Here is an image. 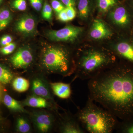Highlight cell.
<instances>
[{
    "label": "cell",
    "instance_id": "cell-22",
    "mask_svg": "<svg viewBox=\"0 0 133 133\" xmlns=\"http://www.w3.org/2000/svg\"><path fill=\"white\" fill-rule=\"evenodd\" d=\"M12 18V15L9 10L4 9L0 11V30L8 26Z\"/></svg>",
    "mask_w": 133,
    "mask_h": 133
},
{
    "label": "cell",
    "instance_id": "cell-3",
    "mask_svg": "<svg viewBox=\"0 0 133 133\" xmlns=\"http://www.w3.org/2000/svg\"><path fill=\"white\" fill-rule=\"evenodd\" d=\"M112 52L102 49L84 50L79 55L74 78L90 80L115 64Z\"/></svg>",
    "mask_w": 133,
    "mask_h": 133
},
{
    "label": "cell",
    "instance_id": "cell-7",
    "mask_svg": "<svg viewBox=\"0 0 133 133\" xmlns=\"http://www.w3.org/2000/svg\"><path fill=\"white\" fill-rule=\"evenodd\" d=\"M31 117L35 128L41 133L51 131L56 122L54 115L44 110L34 111L31 114Z\"/></svg>",
    "mask_w": 133,
    "mask_h": 133
},
{
    "label": "cell",
    "instance_id": "cell-9",
    "mask_svg": "<svg viewBox=\"0 0 133 133\" xmlns=\"http://www.w3.org/2000/svg\"><path fill=\"white\" fill-rule=\"evenodd\" d=\"M58 131L62 133H85V130L75 116L68 113L60 115Z\"/></svg>",
    "mask_w": 133,
    "mask_h": 133
},
{
    "label": "cell",
    "instance_id": "cell-4",
    "mask_svg": "<svg viewBox=\"0 0 133 133\" xmlns=\"http://www.w3.org/2000/svg\"><path fill=\"white\" fill-rule=\"evenodd\" d=\"M40 61L44 70L50 73L65 77L71 76L76 70L70 53L61 46L48 45L44 48Z\"/></svg>",
    "mask_w": 133,
    "mask_h": 133
},
{
    "label": "cell",
    "instance_id": "cell-1",
    "mask_svg": "<svg viewBox=\"0 0 133 133\" xmlns=\"http://www.w3.org/2000/svg\"><path fill=\"white\" fill-rule=\"evenodd\" d=\"M88 97L124 119L133 115V64L121 62L89 80Z\"/></svg>",
    "mask_w": 133,
    "mask_h": 133
},
{
    "label": "cell",
    "instance_id": "cell-15",
    "mask_svg": "<svg viewBox=\"0 0 133 133\" xmlns=\"http://www.w3.org/2000/svg\"><path fill=\"white\" fill-rule=\"evenodd\" d=\"M23 105L36 108H46L49 106L48 101L44 98L34 95L29 96L25 100Z\"/></svg>",
    "mask_w": 133,
    "mask_h": 133
},
{
    "label": "cell",
    "instance_id": "cell-16",
    "mask_svg": "<svg viewBox=\"0 0 133 133\" xmlns=\"http://www.w3.org/2000/svg\"><path fill=\"white\" fill-rule=\"evenodd\" d=\"M78 13L79 18L86 21L91 13L90 4L89 0H78L77 5Z\"/></svg>",
    "mask_w": 133,
    "mask_h": 133
},
{
    "label": "cell",
    "instance_id": "cell-10",
    "mask_svg": "<svg viewBox=\"0 0 133 133\" xmlns=\"http://www.w3.org/2000/svg\"><path fill=\"white\" fill-rule=\"evenodd\" d=\"M48 82L43 77L36 76L31 81V91L34 95L44 98L51 102L57 108V105L52 97Z\"/></svg>",
    "mask_w": 133,
    "mask_h": 133
},
{
    "label": "cell",
    "instance_id": "cell-32",
    "mask_svg": "<svg viewBox=\"0 0 133 133\" xmlns=\"http://www.w3.org/2000/svg\"><path fill=\"white\" fill-rule=\"evenodd\" d=\"M61 2L66 7H74L75 6V0H60Z\"/></svg>",
    "mask_w": 133,
    "mask_h": 133
},
{
    "label": "cell",
    "instance_id": "cell-29",
    "mask_svg": "<svg viewBox=\"0 0 133 133\" xmlns=\"http://www.w3.org/2000/svg\"><path fill=\"white\" fill-rule=\"evenodd\" d=\"M65 10L69 21H71L75 18L76 16V11L74 7H66Z\"/></svg>",
    "mask_w": 133,
    "mask_h": 133
},
{
    "label": "cell",
    "instance_id": "cell-18",
    "mask_svg": "<svg viewBox=\"0 0 133 133\" xmlns=\"http://www.w3.org/2000/svg\"><path fill=\"white\" fill-rule=\"evenodd\" d=\"M115 131L119 133H133V115L119 122Z\"/></svg>",
    "mask_w": 133,
    "mask_h": 133
},
{
    "label": "cell",
    "instance_id": "cell-12",
    "mask_svg": "<svg viewBox=\"0 0 133 133\" xmlns=\"http://www.w3.org/2000/svg\"><path fill=\"white\" fill-rule=\"evenodd\" d=\"M112 35L111 29L102 20L95 19L93 22L89 32V35L92 39L97 41L107 39Z\"/></svg>",
    "mask_w": 133,
    "mask_h": 133
},
{
    "label": "cell",
    "instance_id": "cell-30",
    "mask_svg": "<svg viewBox=\"0 0 133 133\" xmlns=\"http://www.w3.org/2000/svg\"><path fill=\"white\" fill-rule=\"evenodd\" d=\"M32 6L37 11H40L42 7L41 0H29Z\"/></svg>",
    "mask_w": 133,
    "mask_h": 133
},
{
    "label": "cell",
    "instance_id": "cell-5",
    "mask_svg": "<svg viewBox=\"0 0 133 133\" xmlns=\"http://www.w3.org/2000/svg\"><path fill=\"white\" fill-rule=\"evenodd\" d=\"M109 18L122 33L131 37L133 32V10L126 3L116 5L110 12Z\"/></svg>",
    "mask_w": 133,
    "mask_h": 133
},
{
    "label": "cell",
    "instance_id": "cell-34",
    "mask_svg": "<svg viewBox=\"0 0 133 133\" xmlns=\"http://www.w3.org/2000/svg\"><path fill=\"white\" fill-rule=\"evenodd\" d=\"M131 38H132V39L133 40V32L132 34V36H131Z\"/></svg>",
    "mask_w": 133,
    "mask_h": 133
},
{
    "label": "cell",
    "instance_id": "cell-33",
    "mask_svg": "<svg viewBox=\"0 0 133 133\" xmlns=\"http://www.w3.org/2000/svg\"><path fill=\"white\" fill-rule=\"evenodd\" d=\"M125 2L133 10V0H125Z\"/></svg>",
    "mask_w": 133,
    "mask_h": 133
},
{
    "label": "cell",
    "instance_id": "cell-13",
    "mask_svg": "<svg viewBox=\"0 0 133 133\" xmlns=\"http://www.w3.org/2000/svg\"><path fill=\"white\" fill-rule=\"evenodd\" d=\"M15 28L17 31L23 35L32 34L35 30V20L31 15H24L16 22Z\"/></svg>",
    "mask_w": 133,
    "mask_h": 133
},
{
    "label": "cell",
    "instance_id": "cell-27",
    "mask_svg": "<svg viewBox=\"0 0 133 133\" xmlns=\"http://www.w3.org/2000/svg\"><path fill=\"white\" fill-rule=\"evenodd\" d=\"M51 6L56 13L58 14L65 8L63 3L57 0H52Z\"/></svg>",
    "mask_w": 133,
    "mask_h": 133
},
{
    "label": "cell",
    "instance_id": "cell-2",
    "mask_svg": "<svg viewBox=\"0 0 133 133\" xmlns=\"http://www.w3.org/2000/svg\"><path fill=\"white\" fill-rule=\"evenodd\" d=\"M88 97L84 106L76 115L86 132L90 133H112L119 123L118 118L111 112L97 105Z\"/></svg>",
    "mask_w": 133,
    "mask_h": 133
},
{
    "label": "cell",
    "instance_id": "cell-20",
    "mask_svg": "<svg viewBox=\"0 0 133 133\" xmlns=\"http://www.w3.org/2000/svg\"><path fill=\"white\" fill-rule=\"evenodd\" d=\"M16 128L17 131L21 133H29L31 130L29 122L23 116H20L17 119Z\"/></svg>",
    "mask_w": 133,
    "mask_h": 133
},
{
    "label": "cell",
    "instance_id": "cell-21",
    "mask_svg": "<svg viewBox=\"0 0 133 133\" xmlns=\"http://www.w3.org/2000/svg\"><path fill=\"white\" fill-rule=\"evenodd\" d=\"M117 5L116 0H97V6L100 12L105 13Z\"/></svg>",
    "mask_w": 133,
    "mask_h": 133
},
{
    "label": "cell",
    "instance_id": "cell-14",
    "mask_svg": "<svg viewBox=\"0 0 133 133\" xmlns=\"http://www.w3.org/2000/svg\"><path fill=\"white\" fill-rule=\"evenodd\" d=\"M51 90L55 95L62 99H68L72 94L71 84L56 82L50 84Z\"/></svg>",
    "mask_w": 133,
    "mask_h": 133
},
{
    "label": "cell",
    "instance_id": "cell-24",
    "mask_svg": "<svg viewBox=\"0 0 133 133\" xmlns=\"http://www.w3.org/2000/svg\"><path fill=\"white\" fill-rule=\"evenodd\" d=\"M42 15L47 21H50L52 19V8L47 2H45L43 6Z\"/></svg>",
    "mask_w": 133,
    "mask_h": 133
},
{
    "label": "cell",
    "instance_id": "cell-26",
    "mask_svg": "<svg viewBox=\"0 0 133 133\" xmlns=\"http://www.w3.org/2000/svg\"><path fill=\"white\" fill-rule=\"evenodd\" d=\"M13 6L15 9L19 11H23L27 8L26 0H15L13 3Z\"/></svg>",
    "mask_w": 133,
    "mask_h": 133
},
{
    "label": "cell",
    "instance_id": "cell-25",
    "mask_svg": "<svg viewBox=\"0 0 133 133\" xmlns=\"http://www.w3.org/2000/svg\"><path fill=\"white\" fill-rule=\"evenodd\" d=\"M16 47V45L15 44L13 43H10L9 44L0 48V52L3 55H10L14 51Z\"/></svg>",
    "mask_w": 133,
    "mask_h": 133
},
{
    "label": "cell",
    "instance_id": "cell-11",
    "mask_svg": "<svg viewBox=\"0 0 133 133\" xmlns=\"http://www.w3.org/2000/svg\"><path fill=\"white\" fill-rule=\"evenodd\" d=\"M33 60V53L26 48L19 49L10 59L12 65L18 69H26L31 64Z\"/></svg>",
    "mask_w": 133,
    "mask_h": 133
},
{
    "label": "cell",
    "instance_id": "cell-28",
    "mask_svg": "<svg viewBox=\"0 0 133 133\" xmlns=\"http://www.w3.org/2000/svg\"><path fill=\"white\" fill-rule=\"evenodd\" d=\"M12 41L13 38L11 36L5 35L3 36L0 39V45L2 47H3L12 43Z\"/></svg>",
    "mask_w": 133,
    "mask_h": 133
},
{
    "label": "cell",
    "instance_id": "cell-6",
    "mask_svg": "<svg viewBox=\"0 0 133 133\" xmlns=\"http://www.w3.org/2000/svg\"><path fill=\"white\" fill-rule=\"evenodd\" d=\"M83 31L81 27L69 25L58 30H49L47 36L51 41L73 42L79 37Z\"/></svg>",
    "mask_w": 133,
    "mask_h": 133
},
{
    "label": "cell",
    "instance_id": "cell-19",
    "mask_svg": "<svg viewBox=\"0 0 133 133\" xmlns=\"http://www.w3.org/2000/svg\"><path fill=\"white\" fill-rule=\"evenodd\" d=\"M29 81L22 77H18L14 79L12 87L15 90L19 92H23L28 91L29 88Z\"/></svg>",
    "mask_w": 133,
    "mask_h": 133
},
{
    "label": "cell",
    "instance_id": "cell-31",
    "mask_svg": "<svg viewBox=\"0 0 133 133\" xmlns=\"http://www.w3.org/2000/svg\"><path fill=\"white\" fill-rule=\"evenodd\" d=\"M65 8L58 14V19H59V21L63 22L69 21V17L66 14Z\"/></svg>",
    "mask_w": 133,
    "mask_h": 133
},
{
    "label": "cell",
    "instance_id": "cell-35",
    "mask_svg": "<svg viewBox=\"0 0 133 133\" xmlns=\"http://www.w3.org/2000/svg\"><path fill=\"white\" fill-rule=\"evenodd\" d=\"M2 0H0V4L2 2Z\"/></svg>",
    "mask_w": 133,
    "mask_h": 133
},
{
    "label": "cell",
    "instance_id": "cell-23",
    "mask_svg": "<svg viewBox=\"0 0 133 133\" xmlns=\"http://www.w3.org/2000/svg\"><path fill=\"white\" fill-rule=\"evenodd\" d=\"M13 78V74L5 66L0 65V82L3 84H8Z\"/></svg>",
    "mask_w": 133,
    "mask_h": 133
},
{
    "label": "cell",
    "instance_id": "cell-8",
    "mask_svg": "<svg viewBox=\"0 0 133 133\" xmlns=\"http://www.w3.org/2000/svg\"><path fill=\"white\" fill-rule=\"evenodd\" d=\"M113 45L114 52L122 59L133 64V40L131 37L123 36Z\"/></svg>",
    "mask_w": 133,
    "mask_h": 133
},
{
    "label": "cell",
    "instance_id": "cell-17",
    "mask_svg": "<svg viewBox=\"0 0 133 133\" xmlns=\"http://www.w3.org/2000/svg\"><path fill=\"white\" fill-rule=\"evenodd\" d=\"M3 102L6 106L12 111L19 112H26V111L21 102L13 98L8 94L3 98Z\"/></svg>",
    "mask_w": 133,
    "mask_h": 133
}]
</instances>
